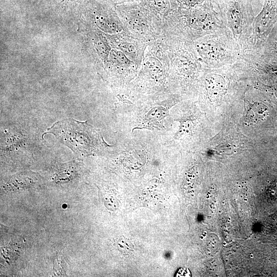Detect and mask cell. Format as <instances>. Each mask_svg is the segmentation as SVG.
<instances>
[{
    "label": "cell",
    "mask_w": 277,
    "mask_h": 277,
    "mask_svg": "<svg viewBox=\"0 0 277 277\" xmlns=\"http://www.w3.org/2000/svg\"><path fill=\"white\" fill-rule=\"evenodd\" d=\"M92 129L86 122L66 118L55 123L44 134H53L70 148L75 155L81 157L91 154L94 151Z\"/></svg>",
    "instance_id": "6da1fadb"
},
{
    "label": "cell",
    "mask_w": 277,
    "mask_h": 277,
    "mask_svg": "<svg viewBox=\"0 0 277 277\" xmlns=\"http://www.w3.org/2000/svg\"><path fill=\"white\" fill-rule=\"evenodd\" d=\"M277 17V0H265L261 11L255 19V29L259 34L266 32Z\"/></svg>",
    "instance_id": "7a4b0ae2"
},
{
    "label": "cell",
    "mask_w": 277,
    "mask_h": 277,
    "mask_svg": "<svg viewBox=\"0 0 277 277\" xmlns=\"http://www.w3.org/2000/svg\"><path fill=\"white\" fill-rule=\"evenodd\" d=\"M229 25L235 35H240L243 28V5L239 0H229L226 8Z\"/></svg>",
    "instance_id": "3957f363"
},
{
    "label": "cell",
    "mask_w": 277,
    "mask_h": 277,
    "mask_svg": "<svg viewBox=\"0 0 277 277\" xmlns=\"http://www.w3.org/2000/svg\"><path fill=\"white\" fill-rule=\"evenodd\" d=\"M245 108L244 120L248 124H256L264 122L270 115L269 107L263 102L248 103Z\"/></svg>",
    "instance_id": "277c9868"
},
{
    "label": "cell",
    "mask_w": 277,
    "mask_h": 277,
    "mask_svg": "<svg viewBox=\"0 0 277 277\" xmlns=\"http://www.w3.org/2000/svg\"><path fill=\"white\" fill-rule=\"evenodd\" d=\"M205 84L209 97L213 100L221 97L225 91V80L218 74H208L205 78Z\"/></svg>",
    "instance_id": "5b68a950"
},
{
    "label": "cell",
    "mask_w": 277,
    "mask_h": 277,
    "mask_svg": "<svg viewBox=\"0 0 277 277\" xmlns=\"http://www.w3.org/2000/svg\"><path fill=\"white\" fill-rule=\"evenodd\" d=\"M218 44L212 40L201 43L197 50L201 56L209 60L217 58L221 54V49Z\"/></svg>",
    "instance_id": "8992f818"
},
{
    "label": "cell",
    "mask_w": 277,
    "mask_h": 277,
    "mask_svg": "<svg viewBox=\"0 0 277 277\" xmlns=\"http://www.w3.org/2000/svg\"><path fill=\"white\" fill-rule=\"evenodd\" d=\"M266 193L268 197L271 200L277 199V179H275L270 184Z\"/></svg>",
    "instance_id": "52a82bcc"
},
{
    "label": "cell",
    "mask_w": 277,
    "mask_h": 277,
    "mask_svg": "<svg viewBox=\"0 0 277 277\" xmlns=\"http://www.w3.org/2000/svg\"><path fill=\"white\" fill-rule=\"evenodd\" d=\"M149 70L153 72H159L162 69V66L159 61L154 58H150L146 63Z\"/></svg>",
    "instance_id": "ba28073f"
},
{
    "label": "cell",
    "mask_w": 277,
    "mask_h": 277,
    "mask_svg": "<svg viewBox=\"0 0 277 277\" xmlns=\"http://www.w3.org/2000/svg\"><path fill=\"white\" fill-rule=\"evenodd\" d=\"M115 57L118 62L122 65H126L129 63L130 61L126 54L122 51H116Z\"/></svg>",
    "instance_id": "9c48e42d"
},
{
    "label": "cell",
    "mask_w": 277,
    "mask_h": 277,
    "mask_svg": "<svg viewBox=\"0 0 277 277\" xmlns=\"http://www.w3.org/2000/svg\"><path fill=\"white\" fill-rule=\"evenodd\" d=\"M122 48L127 54H130L131 56H133V55L135 53V50L134 47L130 44L125 43L122 46Z\"/></svg>",
    "instance_id": "30bf717a"
},
{
    "label": "cell",
    "mask_w": 277,
    "mask_h": 277,
    "mask_svg": "<svg viewBox=\"0 0 277 277\" xmlns=\"http://www.w3.org/2000/svg\"><path fill=\"white\" fill-rule=\"evenodd\" d=\"M267 70L271 75L277 78V66L270 65L267 67Z\"/></svg>",
    "instance_id": "8fae6325"
},
{
    "label": "cell",
    "mask_w": 277,
    "mask_h": 277,
    "mask_svg": "<svg viewBox=\"0 0 277 277\" xmlns=\"http://www.w3.org/2000/svg\"><path fill=\"white\" fill-rule=\"evenodd\" d=\"M276 46H277V38H276Z\"/></svg>",
    "instance_id": "7c38bea8"
},
{
    "label": "cell",
    "mask_w": 277,
    "mask_h": 277,
    "mask_svg": "<svg viewBox=\"0 0 277 277\" xmlns=\"http://www.w3.org/2000/svg\"><path fill=\"white\" fill-rule=\"evenodd\" d=\"M66 1V0H63V1Z\"/></svg>",
    "instance_id": "4fadbf2b"
}]
</instances>
